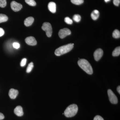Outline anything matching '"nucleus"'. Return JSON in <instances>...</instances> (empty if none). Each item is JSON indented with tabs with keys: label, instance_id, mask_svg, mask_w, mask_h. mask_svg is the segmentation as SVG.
Returning a JSON list of instances; mask_svg holds the SVG:
<instances>
[{
	"label": "nucleus",
	"instance_id": "obj_1",
	"mask_svg": "<svg viewBox=\"0 0 120 120\" xmlns=\"http://www.w3.org/2000/svg\"><path fill=\"white\" fill-rule=\"evenodd\" d=\"M78 64L79 67L87 74L91 75L93 73L92 67L86 60L84 59H80L78 61Z\"/></svg>",
	"mask_w": 120,
	"mask_h": 120
},
{
	"label": "nucleus",
	"instance_id": "obj_2",
	"mask_svg": "<svg viewBox=\"0 0 120 120\" xmlns=\"http://www.w3.org/2000/svg\"><path fill=\"white\" fill-rule=\"evenodd\" d=\"M74 44L69 43L57 48L55 52L56 56H60L70 52L73 49Z\"/></svg>",
	"mask_w": 120,
	"mask_h": 120
},
{
	"label": "nucleus",
	"instance_id": "obj_3",
	"mask_svg": "<svg viewBox=\"0 0 120 120\" xmlns=\"http://www.w3.org/2000/svg\"><path fill=\"white\" fill-rule=\"evenodd\" d=\"M78 107L77 105L73 104L70 105L65 110L64 114L67 117H71L75 116L77 113Z\"/></svg>",
	"mask_w": 120,
	"mask_h": 120
},
{
	"label": "nucleus",
	"instance_id": "obj_4",
	"mask_svg": "<svg viewBox=\"0 0 120 120\" xmlns=\"http://www.w3.org/2000/svg\"><path fill=\"white\" fill-rule=\"evenodd\" d=\"M41 28L42 30L45 32L47 37H50L52 36V26L49 23L47 22L44 23Z\"/></svg>",
	"mask_w": 120,
	"mask_h": 120
},
{
	"label": "nucleus",
	"instance_id": "obj_5",
	"mask_svg": "<svg viewBox=\"0 0 120 120\" xmlns=\"http://www.w3.org/2000/svg\"><path fill=\"white\" fill-rule=\"evenodd\" d=\"M108 96L110 101L111 103L114 104H116L118 103V99L117 97L114 94L111 90H109L107 91Z\"/></svg>",
	"mask_w": 120,
	"mask_h": 120
},
{
	"label": "nucleus",
	"instance_id": "obj_6",
	"mask_svg": "<svg viewBox=\"0 0 120 120\" xmlns=\"http://www.w3.org/2000/svg\"><path fill=\"white\" fill-rule=\"evenodd\" d=\"M71 34V31L69 29L64 28L60 30L58 33L59 37L61 38H64Z\"/></svg>",
	"mask_w": 120,
	"mask_h": 120
},
{
	"label": "nucleus",
	"instance_id": "obj_7",
	"mask_svg": "<svg viewBox=\"0 0 120 120\" xmlns=\"http://www.w3.org/2000/svg\"><path fill=\"white\" fill-rule=\"evenodd\" d=\"M11 9L15 12L20 11L22 8V4L19 3H17L15 1H13L11 2Z\"/></svg>",
	"mask_w": 120,
	"mask_h": 120
},
{
	"label": "nucleus",
	"instance_id": "obj_8",
	"mask_svg": "<svg viewBox=\"0 0 120 120\" xmlns=\"http://www.w3.org/2000/svg\"><path fill=\"white\" fill-rule=\"evenodd\" d=\"M103 50L101 49H98L94 53V57L96 61H98L102 57L103 55Z\"/></svg>",
	"mask_w": 120,
	"mask_h": 120
},
{
	"label": "nucleus",
	"instance_id": "obj_9",
	"mask_svg": "<svg viewBox=\"0 0 120 120\" xmlns=\"http://www.w3.org/2000/svg\"><path fill=\"white\" fill-rule=\"evenodd\" d=\"M25 41L27 45H30L34 46L37 45V42L34 37H27L25 39Z\"/></svg>",
	"mask_w": 120,
	"mask_h": 120
},
{
	"label": "nucleus",
	"instance_id": "obj_10",
	"mask_svg": "<svg viewBox=\"0 0 120 120\" xmlns=\"http://www.w3.org/2000/svg\"><path fill=\"white\" fill-rule=\"evenodd\" d=\"M19 94V91L17 90L12 88L9 90V95L11 99H15L16 98Z\"/></svg>",
	"mask_w": 120,
	"mask_h": 120
},
{
	"label": "nucleus",
	"instance_id": "obj_11",
	"mask_svg": "<svg viewBox=\"0 0 120 120\" xmlns=\"http://www.w3.org/2000/svg\"><path fill=\"white\" fill-rule=\"evenodd\" d=\"M14 113L16 116H22L23 115V112L22 106H18L16 107L14 109Z\"/></svg>",
	"mask_w": 120,
	"mask_h": 120
},
{
	"label": "nucleus",
	"instance_id": "obj_12",
	"mask_svg": "<svg viewBox=\"0 0 120 120\" xmlns=\"http://www.w3.org/2000/svg\"><path fill=\"white\" fill-rule=\"evenodd\" d=\"M48 8L51 12L52 13H56V5L55 2H50L48 4Z\"/></svg>",
	"mask_w": 120,
	"mask_h": 120
},
{
	"label": "nucleus",
	"instance_id": "obj_13",
	"mask_svg": "<svg viewBox=\"0 0 120 120\" xmlns=\"http://www.w3.org/2000/svg\"><path fill=\"white\" fill-rule=\"evenodd\" d=\"M34 21V19L32 17H27L24 21V24L26 26H31Z\"/></svg>",
	"mask_w": 120,
	"mask_h": 120
},
{
	"label": "nucleus",
	"instance_id": "obj_14",
	"mask_svg": "<svg viewBox=\"0 0 120 120\" xmlns=\"http://www.w3.org/2000/svg\"><path fill=\"white\" fill-rule=\"evenodd\" d=\"M99 16V12L98 10H95L92 12L91 15V18L94 20H96Z\"/></svg>",
	"mask_w": 120,
	"mask_h": 120
},
{
	"label": "nucleus",
	"instance_id": "obj_15",
	"mask_svg": "<svg viewBox=\"0 0 120 120\" xmlns=\"http://www.w3.org/2000/svg\"><path fill=\"white\" fill-rule=\"evenodd\" d=\"M8 20V17L6 15L0 14V23L7 22Z\"/></svg>",
	"mask_w": 120,
	"mask_h": 120
},
{
	"label": "nucleus",
	"instance_id": "obj_16",
	"mask_svg": "<svg viewBox=\"0 0 120 120\" xmlns=\"http://www.w3.org/2000/svg\"><path fill=\"white\" fill-rule=\"evenodd\" d=\"M120 54V47H116L115 49L113 50L112 53V55L113 56H119Z\"/></svg>",
	"mask_w": 120,
	"mask_h": 120
},
{
	"label": "nucleus",
	"instance_id": "obj_17",
	"mask_svg": "<svg viewBox=\"0 0 120 120\" xmlns=\"http://www.w3.org/2000/svg\"><path fill=\"white\" fill-rule=\"evenodd\" d=\"M112 36L114 38H120V31L116 30L114 31L112 34Z\"/></svg>",
	"mask_w": 120,
	"mask_h": 120
},
{
	"label": "nucleus",
	"instance_id": "obj_18",
	"mask_svg": "<svg viewBox=\"0 0 120 120\" xmlns=\"http://www.w3.org/2000/svg\"><path fill=\"white\" fill-rule=\"evenodd\" d=\"M34 64L33 62H31L28 65V67L27 68L26 72L27 73H30L32 71V69L34 68Z\"/></svg>",
	"mask_w": 120,
	"mask_h": 120
},
{
	"label": "nucleus",
	"instance_id": "obj_19",
	"mask_svg": "<svg viewBox=\"0 0 120 120\" xmlns=\"http://www.w3.org/2000/svg\"><path fill=\"white\" fill-rule=\"evenodd\" d=\"M26 3L31 6H35L36 3L34 0H25Z\"/></svg>",
	"mask_w": 120,
	"mask_h": 120
},
{
	"label": "nucleus",
	"instance_id": "obj_20",
	"mask_svg": "<svg viewBox=\"0 0 120 120\" xmlns=\"http://www.w3.org/2000/svg\"><path fill=\"white\" fill-rule=\"evenodd\" d=\"M71 1L74 4L79 5L83 3L84 0H71Z\"/></svg>",
	"mask_w": 120,
	"mask_h": 120
},
{
	"label": "nucleus",
	"instance_id": "obj_21",
	"mask_svg": "<svg viewBox=\"0 0 120 120\" xmlns=\"http://www.w3.org/2000/svg\"><path fill=\"white\" fill-rule=\"evenodd\" d=\"M73 19L75 22H78L81 20V16L79 15H75L73 16Z\"/></svg>",
	"mask_w": 120,
	"mask_h": 120
},
{
	"label": "nucleus",
	"instance_id": "obj_22",
	"mask_svg": "<svg viewBox=\"0 0 120 120\" xmlns=\"http://www.w3.org/2000/svg\"><path fill=\"white\" fill-rule=\"evenodd\" d=\"M7 0H0V7L4 8L7 5Z\"/></svg>",
	"mask_w": 120,
	"mask_h": 120
},
{
	"label": "nucleus",
	"instance_id": "obj_23",
	"mask_svg": "<svg viewBox=\"0 0 120 120\" xmlns=\"http://www.w3.org/2000/svg\"><path fill=\"white\" fill-rule=\"evenodd\" d=\"M64 21L68 24H71L73 23V21L69 17H67L64 19Z\"/></svg>",
	"mask_w": 120,
	"mask_h": 120
},
{
	"label": "nucleus",
	"instance_id": "obj_24",
	"mask_svg": "<svg viewBox=\"0 0 120 120\" xmlns=\"http://www.w3.org/2000/svg\"><path fill=\"white\" fill-rule=\"evenodd\" d=\"M26 59L24 58L22 60L20 63V66L22 67H23L26 65Z\"/></svg>",
	"mask_w": 120,
	"mask_h": 120
},
{
	"label": "nucleus",
	"instance_id": "obj_25",
	"mask_svg": "<svg viewBox=\"0 0 120 120\" xmlns=\"http://www.w3.org/2000/svg\"><path fill=\"white\" fill-rule=\"evenodd\" d=\"M113 3L114 5L116 6H118L120 3V0H113Z\"/></svg>",
	"mask_w": 120,
	"mask_h": 120
},
{
	"label": "nucleus",
	"instance_id": "obj_26",
	"mask_svg": "<svg viewBox=\"0 0 120 120\" xmlns=\"http://www.w3.org/2000/svg\"><path fill=\"white\" fill-rule=\"evenodd\" d=\"M94 120H104L103 118L101 116H97L95 117L94 118Z\"/></svg>",
	"mask_w": 120,
	"mask_h": 120
},
{
	"label": "nucleus",
	"instance_id": "obj_27",
	"mask_svg": "<svg viewBox=\"0 0 120 120\" xmlns=\"http://www.w3.org/2000/svg\"><path fill=\"white\" fill-rule=\"evenodd\" d=\"M13 47L16 49H18L20 47V45L19 43L17 42H15L13 43Z\"/></svg>",
	"mask_w": 120,
	"mask_h": 120
},
{
	"label": "nucleus",
	"instance_id": "obj_28",
	"mask_svg": "<svg viewBox=\"0 0 120 120\" xmlns=\"http://www.w3.org/2000/svg\"><path fill=\"white\" fill-rule=\"evenodd\" d=\"M4 34V31L2 28H0V37H2Z\"/></svg>",
	"mask_w": 120,
	"mask_h": 120
},
{
	"label": "nucleus",
	"instance_id": "obj_29",
	"mask_svg": "<svg viewBox=\"0 0 120 120\" xmlns=\"http://www.w3.org/2000/svg\"><path fill=\"white\" fill-rule=\"evenodd\" d=\"M4 118V114L0 112V120H3Z\"/></svg>",
	"mask_w": 120,
	"mask_h": 120
},
{
	"label": "nucleus",
	"instance_id": "obj_30",
	"mask_svg": "<svg viewBox=\"0 0 120 120\" xmlns=\"http://www.w3.org/2000/svg\"><path fill=\"white\" fill-rule=\"evenodd\" d=\"M117 92H118L119 94H120V86H118L117 88Z\"/></svg>",
	"mask_w": 120,
	"mask_h": 120
},
{
	"label": "nucleus",
	"instance_id": "obj_31",
	"mask_svg": "<svg viewBox=\"0 0 120 120\" xmlns=\"http://www.w3.org/2000/svg\"><path fill=\"white\" fill-rule=\"evenodd\" d=\"M110 0H105V2H109Z\"/></svg>",
	"mask_w": 120,
	"mask_h": 120
}]
</instances>
